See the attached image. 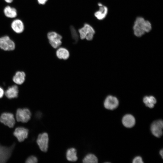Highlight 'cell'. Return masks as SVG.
Returning <instances> with one entry per match:
<instances>
[{"label":"cell","mask_w":163,"mask_h":163,"mask_svg":"<svg viewBox=\"0 0 163 163\" xmlns=\"http://www.w3.org/2000/svg\"><path fill=\"white\" fill-rule=\"evenodd\" d=\"M79 36L81 39H86L90 41L92 40L95 31L92 26L89 24L85 23L83 26L78 30Z\"/></svg>","instance_id":"obj_1"},{"label":"cell","mask_w":163,"mask_h":163,"mask_svg":"<svg viewBox=\"0 0 163 163\" xmlns=\"http://www.w3.org/2000/svg\"><path fill=\"white\" fill-rule=\"evenodd\" d=\"M145 21L142 17H137L135 20L133 26V30L134 35L137 37H141L143 35L145 32L144 26Z\"/></svg>","instance_id":"obj_2"},{"label":"cell","mask_w":163,"mask_h":163,"mask_svg":"<svg viewBox=\"0 0 163 163\" xmlns=\"http://www.w3.org/2000/svg\"><path fill=\"white\" fill-rule=\"evenodd\" d=\"M16 114L17 121L23 123L28 122L31 116L30 110L27 108H18L16 110Z\"/></svg>","instance_id":"obj_3"},{"label":"cell","mask_w":163,"mask_h":163,"mask_svg":"<svg viewBox=\"0 0 163 163\" xmlns=\"http://www.w3.org/2000/svg\"><path fill=\"white\" fill-rule=\"evenodd\" d=\"M47 37L50 44L53 48L56 49L62 44V36L57 32L52 31L48 32Z\"/></svg>","instance_id":"obj_4"},{"label":"cell","mask_w":163,"mask_h":163,"mask_svg":"<svg viewBox=\"0 0 163 163\" xmlns=\"http://www.w3.org/2000/svg\"><path fill=\"white\" fill-rule=\"evenodd\" d=\"M15 43L9 36H3L0 37V48L5 51H11L15 48Z\"/></svg>","instance_id":"obj_5"},{"label":"cell","mask_w":163,"mask_h":163,"mask_svg":"<svg viewBox=\"0 0 163 163\" xmlns=\"http://www.w3.org/2000/svg\"><path fill=\"white\" fill-rule=\"evenodd\" d=\"M0 122L10 128L13 127L15 123L14 115L11 113L7 112L2 113L0 116Z\"/></svg>","instance_id":"obj_6"},{"label":"cell","mask_w":163,"mask_h":163,"mask_svg":"<svg viewBox=\"0 0 163 163\" xmlns=\"http://www.w3.org/2000/svg\"><path fill=\"white\" fill-rule=\"evenodd\" d=\"M48 141V136L47 133H43L39 135L37 142L41 151L44 152L47 151Z\"/></svg>","instance_id":"obj_7"},{"label":"cell","mask_w":163,"mask_h":163,"mask_svg":"<svg viewBox=\"0 0 163 163\" xmlns=\"http://www.w3.org/2000/svg\"><path fill=\"white\" fill-rule=\"evenodd\" d=\"M163 122L162 120H158L153 122L151 126L152 134L155 137H160L162 135Z\"/></svg>","instance_id":"obj_8"},{"label":"cell","mask_w":163,"mask_h":163,"mask_svg":"<svg viewBox=\"0 0 163 163\" xmlns=\"http://www.w3.org/2000/svg\"><path fill=\"white\" fill-rule=\"evenodd\" d=\"M11 30L17 34H21L25 30L24 24L20 19L14 18L11 22L10 25Z\"/></svg>","instance_id":"obj_9"},{"label":"cell","mask_w":163,"mask_h":163,"mask_svg":"<svg viewBox=\"0 0 163 163\" xmlns=\"http://www.w3.org/2000/svg\"><path fill=\"white\" fill-rule=\"evenodd\" d=\"M28 129L23 127H18L15 128L13 135L19 142L23 141L28 136Z\"/></svg>","instance_id":"obj_10"},{"label":"cell","mask_w":163,"mask_h":163,"mask_svg":"<svg viewBox=\"0 0 163 163\" xmlns=\"http://www.w3.org/2000/svg\"><path fill=\"white\" fill-rule=\"evenodd\" d=\"M14 145L7 147L0 145V163L6 162L11 156Z\"/></svg>","instance_id":"obj_11"},{"label":"cell","mask_w":163,"mask_h":163,"mask_svg":"<svg viewBox=\"0 0 163 163\" xmlns=\"http://www.w3.org/2000/svg\"><path fill=\"white\" fill-rule=\"evenodd\" d=\"M119 101L117 98L112 95L107 96L104 102V106L107 109L113 110L117 107Z\"/></svg>","instance_id":"obj_12"},{"label":"cell","mask_w":163,"mask_h":163,"mask_svg":"<svg viewBox=\"0 0 163 163\" xmlns=\"http://www.w3.org/2000/svg\"><path fill=\"white\" fill-rule=\"evenodd\" d=\"M3 12L6 18L10 19H14L18 15V11L16 8L9 5L6 6L4 8Z\"/></svg>","instance_id":"obj_13"},{"label":"cell","mask_w":163,"mask_h":163,"mask_svg":"<svg viewBox=\"0 0 163 163\" xmlns=\"http://www.w3.org/2000/svg\"><path fill=\"white\" fill-rule=\"evenodd\" d=\"M98 5L99 7V10L94 13V15L98 20H101L105 18L107 15L108 9L106 6L101 3H98Z\"/></svg>","instance_id":"obj_14"},{"label":"cell","mask_w":163,"mask_h":163,"mask_svg":"<svg viewBox=\"0 0 163 163\" xmlns=\"http://www.w3.org/2000/svg\"><path fill=\"white\" fill-rule=\"evenodd\" d=\"M123 125L127 128H131L134 126L135 123V119L132 115L127 114L124 115L122 119Z\"/></svg>","instance_id":"obj_15"},{"label":"cell","mask_w":163,"mask_h":163,"mask_svg":"<svg viewBox=\"0 0 163 163\" xmlns=\"http://www.w3.org/2000/svg\"><path fill=\"white\" fill-rule=\"evenodd\" d=\"M18 88L14 85L9 87L5 92V96L8 99H11L18 97Z\"/></svg>","instance_id":"obj_16"},{"label":"cell","mask_w":163,"mask_h":163,"mask_svg":"<svg viewBox=\"0 0 163 163\" xmlns=\"http://www.w3.org/2000/svg\"><path fill=\"white\" fill-rule=\"evenodd\" d=\"M25 74L23 71H18L16 72L13 77V80L18 85L23 84L25 80Z\"/></svg>","instance_id":"obj_17"},{"label":"cell","mask_w":163,"mask_h":163,"mask_svg":"<svg viewBox=\"0 0 163 163\" xmlns=\"http://www.w3.org/2000/svg\"><path fill=\"white\" fill-rule=\"evenodd\" d=\"M56 55L59 59L66 60L69 58V53L68 50L66 48L60 47L57 50Z\"/></svg>","instance_id":"obj_18"},{"label":"cell","mask_w":163,"mask_h":163,"mask_svg":"<svg viewBox=\"0 0 163 163\" xmlns=\"http://www.w3.org/2000/svg\"><path fill=\"white\" fill-rule=\"evenodd\" d=\"M143 101L146 106L151 108L154 107L156 103V100L153 96H145L143 98Z\"/></svg>","instance_id":"obj_19"},{"label":"cell","mask_w":163,"mask_h":163,"mask_svg":"<svg viewBox=\"0 0 163 163\" xmlns=\"http://www.w3.org/2000/svg\"><path fill=\"white\" fill-rule=\"evenodd\" d=\"M76 151L74 148H71L68 150L66 152V158L71 161H75L78 159Z\"/></svg>","instance_id":"obj_20"},{"label":"cell","mask_w":163,"mask_h":163,"mask_svg":"<svg viewBox=\"0 0 163 163\" xmlns=\"http://www.w3.org/2000/svg\"><path fill=\"white\" fill-rule=\"evenodd\" d=\"M83 162L85 163H97L98 162V159L94 155L89 154L84 158Z\"/></svg>","instance_id":"obj_21"},{"label":"cell","mask_w":163,"mask_h":163,"mask_svg":"<svg viewBox=\"0 0 163 163\" xmlns=\"http://www.w3.org/2000/svg\"><path fill=\"white\" fill-rule=\"evenodd\" d=\"M70 30L72 34V37L75 42H77L78 41L79 36L78 32L75 28L72 26H71Z\"/></svg>","instance_id":"obj_22"},{"label":"cell","mask_w":163,"mask_h":163,"mask_svg":"<svg viewBox=\"0 0 163 163\" xmlns=\"http://www.w3.org/2000/svg\"><path fill=\"white\" fill-rule=\"evenodd\" d=\"M144 30L145 33L150 32L152 28L151 23L148 21L145 20L144 26Z\"/></svg>","instance_id":"obj_23"},{"label":"cell","mask_w":163,"mask_h":163,"mask_svg":"<svg viewBox=\"0 0 163 163\" xmlns=\"http://www.w3.org/2000/svg\"><path fill=\"white\" fill-rule=\"evenodd\" d=\"M38 161L37 158L35 156H29L26 160L25 162L27 163H36Z\"/></svg>","instance_id":"obj_24"},{"label":"cell","mask_w":163,"mask_h":163,"mask_svg":"<svg viewBox=\"0 0 163 163\" xmlns=\"http://www.w3.org/2000/svg\"><path fill=\"white\" fill-rule=\"evenodd\" d=\"M133 163H143V162L142 158L139 156H138L135 158L133 161Z\"/></svg>","instance_id":"obj_25"},{"label":"cell","mask_w":163,"mask_h":163,"mask_svg":"<svg viewBox=\"0 0 163 163\" xmlns=\"http://www.w3.org/2000/svg\"><path fill=\"white\" fill-rule=\"evenodd\" d=\"M48 0H37L38 4L40 5H45Z\"/></svg>","instance_id":"obj_26"},{"label":"cell","mask_w":163,"mask_h":163,"mask_svg":"<svg viewBox=\"0 0 163 163\" xmlns=\"http://www.w3.org/2000/svg\"><path fill=\"white\" fill-rule=\"evenodd\" d=\"M4 94V91L3 89L0 87V98H2Z\"/></svg>","instance_id":"obj_27"},{"label":"cell","mask_w":163,"mask_h":163,"mask_svg":"<svg viewBox=\"0 0 163 163\" xmlns=\"http://www.w3.org/2000/svg\"><path fill=\"white\" fill-rule=\"evenodd\" d=\"M14 0H4V2L7 4H11L12 3Z\"/></svg>","instance_id":"obj_28"},{"label":"cell","mask_w":163,"mask_h":163,"mask_svg":"<svg viewBox=\"0 0 163 163\" xmlns=\"http://www.w3.org/2000/svg\"><path fill=\"white\" fill-rule=\"evenodd\" d=\"M163 150L161 149V150L160 151V153H159L160 155L161 156L162 158H163Z\"/></svg>","instance_id":"obj_29"}]
</instances>
